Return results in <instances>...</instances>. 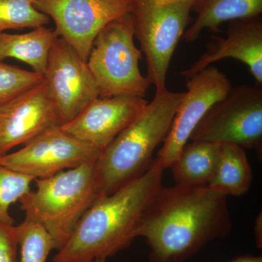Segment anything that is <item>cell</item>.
Segmentation results:
<instances>
[{"label": "cell", "mask_w": 262, "mask_h": 262, "mask_svg": "<svg viewBox=\"0 0 262 262\" xmlns=\"http://www.w3.org/2000/svg\"><path fill=\"white\" fill-rule=\"evenodd\" d=\"M227 196L208 185L160 188L138 229L149 262H184L232 229Z\"/></svg>", "instance_id": "1"}, {"label": "cell", "mask_w": 262, "mask_h": 262, "mask_svg": "<svg viewBox=\"0 0 262 262\" xmlns=\"http://www.w3.org/2000/svg\"><path fill=\"white\" fill-rule=\"evenodd\" d=\"M165 168L155 159L137 179L94 202L53 262H93L128 247L143 215L160 190Z\"/></svg>", "instance_id": "2"}, {"label": "cell", "mask_w": 262, "mask_h": 262, "mask_svg": "<svg viewBox=\"0 0 262 262\" xmlns=\"http://www.w3.org/2000/svg\"><path fill=\"white\" fill-rule=\"evenodd\" d=\"M183 92L156 91L142 113L98 155L95 163L100 196H106L143 175L171 127Z\"/></svg>", "instance_id": "3"}, {"label": "cell", "mask_w": 262, "mask_h": 262, "mask_svg": "<svg viewBox=\"0 0 262 262\" xmlns=\"http://www.w3.org/2000/svg\"><path fill=\"white\" fill-rule=\"evenodd\" d=\"M96 161L35 179L36 189L19 201L25 214L47 230L57 251L70 238L81 217L101 198L95 172Z\"/></svg>", "instance_id": "4"}, {"label": "cell", "mask_w": 262, "mask_h": 262, "mask_svg": "<svg viewBox=\"0 0 262 262\" xmlns=\"http://www.w3.org/2000/svg\"><path fill=\"white\" fill-rule=\"evenodd\" d=\"M131 13L114 19L96 36L88 58L99 97L130 96L145 97L150 84L141 73L142 52L134 42Z\"/></svg>", "instance_id": "5"}, {"label": "cell", "mask_w": 262, "mask_h": 262, "mask_svg": "<svg viewBox=\"0 0 262 262\" xmlns=\"http://www.w3.org/2000/svg\"><path fill=\"white\" fill-rule=\"evenodd\" d=\"M194 0L158 7L151 0H134L131 14L134 36L145 56L150 84L156 91L167 89V74L181 37L192 20Z\"/></svg>", "instance_id": "6"}, {"label": "cell", "mask_w": 262, "mask_h": 262, "mask_svg": "<svg viewBox=\"0 0 262 262\" xmlns=\"http://www.w3.org/2000/svg\"><path fill=\"white\" fill-rule=\"evenodd\" d=\"M189 140L259 149L262 141L261 86L256 84L232 88L202 118Z\"/></svg>", "instance_id": "7"}, {"label": "cell", "mask_w": 262, "mask_h": 262, "mask_svg": "<svg viewBox=\"0 0 262 262\" xmlns=\"http://www.w3.org/2000/svg\"><path fill=\"white\" fill-rule=\"evenodd\" d=\"M134 0H36L53 19L57 34L87 62L98 33L110 21L131 13Z\"/></svg>", "instance_id": "8"}, {"label": "cell", "mask_w": 262, "mask_h": 262, "mask_svg": "<svg viewBox=\"0 0 262 262\" xmlns=\"http://www.w3.org/2000/svg\"><path fill=\"white\" fill-rule=\"evenodd\" d=\"M101 151L58 126L45 131L21 149L0 157V165L42 179L96 161Z\"/></svg>", "instance_id": "9"}, {"label": "cell", "mask_w": 262, "mask_h": 262, "mask_svg": "<svg viewBox=\"0 0 262 262\" xmlns=\"http://www.w3.org/2000/svg\"><path fill=\"white\" fill-rule=\"evenodd\" d=\"M43 80L61 125L72 121L99 97L87 62L61 37L52 48Z\"/></svg>", "instance_id": "10"}, {"label": "cell", "mask_w": 262, "mask_h": 262, "mask_svg": "<svg viewBox=\"0 0 262 262\" xmlns=\"http://www.w3.org/2000/svg\"><path fill=\"white\" fill-rule=\"evenodd\" d=\"M171 127L156 158L165 169L170 168L202 118L219 101L225 97L232 85L225 74L210 66L187 79Z\"/></svg>", "instance_id": "11"}, {"label": "cell", "mask_w": 262, "mask_h": 262, "mask_svg": "<svg viewBox=\"0 0 262 262\" xmlns=\"http://www.w3.org/2000/svg\"><path fill=\"white\" fill-rule=\"evenodd\" d=\"M44 80L0 105V157L52 127L61 126Z\"/></svg>", "instance_id": "12"}, {"label": "cell", "mask_w": 262, "mask_h": 262, "mask_svg": "<svg viewBox=\"0 0 262 262\" xmlns=\"http://www.w3.org/2000/svg\"><path fill=\"white\" fill-rule=\"evenodd\" d=\"M148 101L130 96L98 97L62 130L102 151L142 113Z\"/></svg>", "instance_id": "13"}, {"label": "cell", "mask_w": 262, "mask_h": 262, "mask_svg": "<svg viewBox=\"0 0 262 262\" xmlns=\"http://www.w3.org/2000/svg\"><path fill=\"white\" fill-rule=\"evenodd\" d=\"M233 58L248 67L256 83H262V20L261 16L231 21L227 37L214 36L206 51L182 75L192 77L215 62Z\"/></svg>", "instance_id": "14"}, {"label": "cell", "mask_w": 262, "mask_h": 262, "mask_svg": "<svg viewBox=\"0 0 262 262\" xmlns=\"http://www.w3.org/2000/svg\"><path fill=\"white\" fill-rule=\"evenodd\" d=\"M192 11L196 18L184 32V40L193 42L204 29L218 32L222 24L258 16L262 13V0H194Z\"/></svg>", "instance_id": "15"}, {"label": "cell", "mask_w": 262, "mask_h": 262, "mask_svg": "<svg viewBox=\"0 0 262 262\" xmlns=\"http://www.w3.org/2000/svg\"><path fill=\"white\" fill-rule=\"evenodd\" d=\"M59 37L55 29L38 27L25 34H0V61L15 58L44 75L53 45Z\"/></svg>", "instance_id": "16"}, {"label": "cell", "mask_w": 262, "mask_h": 262, "mask_svg": "<svg viewBox=\"0 0 262 262\" xmlns=\"http://www.w3.org/2000/svg\"><path fill=\"white\" fill-rule=\"evenodd\" d=\"M220 149L221 144L213 143H187L169 168L177 184L208 185L216 170Z\"/></svg>", "instance_id": "17"}, {"label": "cell", "mask_w": 262, "mask_h": 262, "mask_svg": "<svg viewBox=\"0 0 262 262\" xmlns=\"http://www.w3.org/2000/svg\"><path fill=\"white\" fill-rule=\"evenodd\" d=\"M253 173L245 149L221 144L220 159L208 187L225 196H241L249 190Z\"/></svg>", "instance_id": "18"}, {"label": "cell", "mask_w": 262, "mask_h": 262, "mask_svg": "<svg viewBox=\"0 0 262 262\" xmlns=\"http://www.w3.org/2000/svg\"><path fill=\"white\" fill-rule=\"evenodd\" d=\"M18 248L19 262H46L54 244L47 230L30 215L15 227Z\"/></svg>", "instance_id": "19"}, {"label": "cell", "mask_w": 262, "mask_h": 262, "mask_svg": "<svg viewBox=\"0 0 262 262\" xmlns=\"http://www.w3.org/2000/svg\"><path fill=\"white\" fill-rule=\"evenodd\" d=\"M36 0H0V34L7 30L46 27L47 15L35 7Z\"/></svg>", "instance_id": "20"}, {"label": "cell", "mask_w": 262, "mask_h": 262, "mask_svg": "<svg viewBox=\"0 0 262 262\" xmlns=\"http://www.w3.org/2000/svg\"><path fill=\"white\" fill-rule=\"evenodd\" d=\"M32 177L0 165V222L13 225L10 207L31 191Z\"/></svg>", "instance_id": "21"}, {"label": "cell", "mask_w": 262, "mask_h": 262, "mask_svg": "<svg viewBox=\"0 0 262 262\" xmlns=\"http://www.w3.org/2000/svg\"><path fill=\"white\" fill-rule=\"evenodd\" d=\"M43 75L0 61V105L37 85Z\"/></svg>", "instance_id": "22"}, {"label": "cell", "mask_w": 262, "mask_h": 262, "mask_svg": "<svg viewBox=\"0 0 262 262\" xmlns=\"http://www.w3.org/2000/svg\"><path fill=\"white\" fill-rule=\"evenodd\" d=\"M18 249L15 227L0 222V262H18Z\"/></svg>", "instance_id": "23"}, {"label": "cell", "mask_w": 262, "mask_h": 262, "mask_svg": "<svg viewBox=\"0 0 262 262\" xmlns=\"http://www.w3.org/2000/svg\"><path fill=\"white\" fill-rule=\"evenodd\" d=\"M254 236L256 246L258 248L262 247V220L261 215H258L254 225Z\"/></svg>", "instance_id": "24"}, {"label": "cell", "mask_w": 262, "mask_h": 262, "mask_svg": "<svg viewBox=\"0 0 262 262\" xmlns=\"http://www.w3.org/2000/svg\"><path fill=\"white\" fill-rule=\"evenodd\" d=\"M228 262H262L261 256H252V255H244L233 258Z\"/></svg>", "instance_id": "25"}, {"label": "cell", "mask_w": 262, "mask_h": 262, "mask_svg": "<svg viewBox=\"0 0 262 262\" xmlns=\"http://www.w3.org/2000/svg\"><path fill=\"white\" fill-rule=\"evenodd\" d=\"M151 1L156 6L163 7L177 4V3H183V2L190 1V0H151Z\"/></svg>", "instance_id": "26"}, {"label": "cell", "mask_w": 262, "mask_h": 262, "mask_svg": "<svg viewBox=\"0 0 262 262\" xmlns=\"http://www.w3.org/2000/svg\"><path fill=\"white\" fill-rule=\"evenodd\" d=\"M93 262H106V259H104V258H98V259L94 260Z\"/></svg>", "instance_id": "27"}]
</instances>
